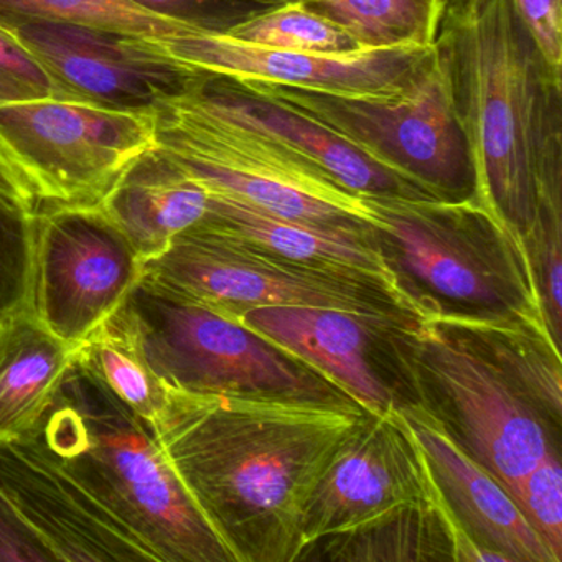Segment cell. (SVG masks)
<instances>
[{
  "label": "cell",
  "mask_w": 562,
  "mask_h": 562,
  "mask_svg": "<svg viewBox=\"0 0 562 562\" xmlns=\"http://www.w3.org/2000/svg\"><path fill=\"white\" fill-rule=\"evenodd\" d=\"M370 416L355 401L167 390L153 429L235 562H295L308 495Z\"/></svg>",
  "instance_id": "6da1fadb"
},
{
  "label": "cell",
  "mask_w": 562,
  "mask_h": 562,
  "mask_svg": "<svg viewBox=\"0 0 562 562\" xmlns=\"http://www.w3.org/2000/svg\"><path fill=\"white\" fill-rule=\"evenodd\" d=\"M473 169V199L522 239L562 202L561 87L513 0H467L442 41Z\"/></svg>",
  "instance_id": "7a4b0ae2"
},
{
  "label": "cell",
  "mask_w": 562,
  "mask_h": 562,
  "mask_svg": "<svg viewBox=\"0 0 562 562\" xmlns=\"http://www.w3.org/2000/svg\"><path fill=\"white\" fill-rule=\"evenodd\" d=\"M22 439L146 542L159 562H235L190 498L153 426L77 360Z\"/></svg>",
  "instance_id": "3957f363"
},
{
  "label": "cell",
  "mask_w": 562,
  "mask_h": 562,
  "mask_svg": "<svg viewBox=\"0 0 562 562\" xmlns=\"http://www.w3.org/2000/svg\"><path fill=\"white\" fill-rule=\"evenodd\" d=\"M376 206L378 246L427 315L509 318L548 330L525 239L473 196L376 199Z\"/></svg>",
  "instance_id": "277c9868"
},
{
  "label": "cell",
  "mask_w": 562,
  "mask_h": 562,
  "mask_svg": "<svg viewBox=\"0 0 562 562\" xmlns=\"http://www.w3.org/2000/svg\"><path fill=\"white\" fill-rule=\"evenodd\" d=\"M394 344L413 404L509 495L546 453L561 450V426L462 328L429 314L397 325Z\"/></svg>",
  "instance_id": "5b68a950"
},
{
  "label": "cell",
  "mask_w": 562,
  "mask_h": 562,
  "mask_svg": "<svg viewBox=\"0 0 562 562\" xmlns=\"http://www.w3.org/2000/svg\"><path fill=\"white\" fill-rule=\"evenodd\" d=\"M157 147L206 189L269 215L331 229H374L376 199L358 195L278 140L220 110L200 78L160 101Z\"/></svg>",
  "instance_id": "8992f818"
},
{
  "label": "cell",
  "mask_w": 562,
  "mask_h": 562,
  "mask_svg": "<svg viewBox=\"0 0 562 562\" xmlns=\"http://www.w3.org/2000/svg\"><path fill=\"white\" fill-rule=\"evenodd\" d=\"M241 90L324 126L437 200L470 199L473 169L457 110L452 61L442 42L397 93L341 98L278 85Z\"/></svg>",
  "instance_id": "52a82bcc"
},
{
  "label": "cell",
  "mask_w": 562,
  "mask_h": 562,
  "mask_svg": "<svg viewBox=\"0 0 562 562\" xmlns=\"http://www.w3.org/2000/svg\"><path fill=\"white\" fill-rule=\"evenodd\" d=\"M121 308L167 390L353 401L268 338L147 279L137 282Z\"/></svg>",
  "instance_id": "ba28073f"
},
{
  "label": "cell",
  "mask_w": 562,
  "mask_h": 562,
  "mask_svg": "<svg viewBox=\"0 0 562 562\" xmlns=\"http://www.w3.org/2000/svg\"><path fill=\"white\" fill-rule=\"evenodd\" d=\"M0 147L35 203V213L93 209L157 147V111L83 98L0 103Z\"/></svg>",
  "instance_id": "9c48e42d"
},
{
  "label": "cell",
  "mask_w": 562,
  "mask_h": 562,
  "mask_svg": "<svg viewBox=\"0 0 562 562\" xmlns=\"http://www.w3.org/2000/svg\"><path fill=\"white\" fill-rule=\"evenodd\" d=\"M143 278L235 321L272 305L337 308L380 317H426L403 292L380 282L322 271L195 225L144 261Z\"/></svg>",
  "instance_id": "30bf717a"
},
{
  "label": "cell",
  "mask_w": 562,
  "mask_h": 562,
  "mask_svg": "<svg viewBox=\"0 0 562 562\" xmlns=\"http://www.w3.org/2000/svg\"><path fill=\"white\" fill-rule=\"evenodd\" d=\"M143 265L98 206L35 213L32 311L52 334L78 347L123 307L143 279Z\"/></svg>",
  "instance_id": "8fae6325"
},
{
  "label": "cell",
  "mask_w": 562,
  "mask_h": 562,
  "mask_svg": "<svg viewBox=\"0 0 562 562\" xmlns=\"http://www.w3.org/2000/svg\"><path fill=\"white\" fill-rule=\"evenodd\" d=\"M146 42L157 55L196 77L215 75L239 87L278 85L341 98L397 93L437 45L311 54L249 44L199 22L190 24L182 34Z\"/></svg>",
  "instance_id": "7c38bea8"
},
{
  "label": "cell",
  "mask_w": 562,
  "mask_h": 562,
  "mask_svg": "<svg viewBox=\"0 0 562 562\" xmlns=\"http://www.w3.org/2000/svg\"><path fill=\"white\" fill-rule=\"evenodd\" d=\"M411 318L417 317L272 305L243 312L235 322L294 355L378 416L413 403L394 344V328Z\"/></svg>",
  "instance_id": "4fadbf2b"
},
{
  "label": "cell",
  "mask_w": 562,
  "mask_h": 562,
  "mask_svg": "<svg viewBox=\"0 0 562 562\" xmlns=\"http://www.w3.org/2000/svg\"><path fill=\"white\" fill-rule=\"evenodd\" d=\"M436 490L426 456L400 409L371 414L308 495L302 513V548L394 506L432 498Z\"/></svg>",
  "instance_id": "5bb4252c"
},
{
  "label": "cell",
  "mask_w": 562,
  "mask_h": 562,
  "mask_svg": "<svg viewBox=\"0 0 562 562\" xmlns=\"http://www.w3.org/2000/svg\"><path fill=\"white\" fill-rule=\"evenodd\" d=\"M2 19L45 70L83 100L156 110L200 78L157 55L146 38L68 22Z\"/></svg>",
  "instance_id": "9a60e30c"
},
{
  "label": "cell",
  "mask_w": 562,
  "mask_h": 562,
  "mask_svg": "<svg viewBox=\"0 0 562 562\" xmlns=\"http://www.w3.org/2000/svg\"><path fill=\"white\" fill-rule=\"evenodd\" d=\"M0 492L57 561H156L146 542L108 515L27 439L0 440Z\"/></svg>",
  "instance_id": "2e32d148"
},
{
  "label": "cell",
  "mask_w": 562,
  "mask_h": 562,
  "mask_svg": "<svg viewBox=\"0 0 562 562\" xmlns=\"http://www.w3.org/2000/svg\"><path fill=\"white\" fill-rule=\"evenodd\" d=\"M460 528L496 562H558L508 490L417 406L400 407Z\"/></svg>",
  "instance_id": "e0dca14e"
},
{
  "label": "cell",
  "mask_w": 562,
  "mask_h": 562,
  "mask_svg": "<svg viewBox=\"0 0 562 562\" xmlns=\"http://www.w3.org/2000/svg\"><path fill=\"white\" fill-rule=\"evenodd\" d=\"M206 190L209 212L199 225L322 271L380 282L411 297L384 259L374 229H331L291 222L228 193Z\"/></svg>",
  "instance_id": "ac0fdd59"
},
{
  "label": "cell",
  "mask_w": 562,
  "mask_h": 562,
  "mask_svg": "<svg viewBox=\"0 0 562 562\" xmlns=\"http://www.w3.org/2000/svg\"><path fill=\"white\" fill-rule=\"evenodd\" d=\"M473 549L437 488L432 498L403 503L308 542L295 562H460Z\"/></svg>",
  "instance_id": "d6986e66"
},
{
  "label": "cell",
  "mask_w": 562,
  "mask_h": 562,
  "mask_svg": "<svg viewBox=\"0 0 562 562\" xmlns=\"http://www.w3.org/2000/svg\"><path fill=\"white\" fill-rule=\"evenodd\" d=\"M209 205L206 187L156 147L117 180L98 209L144 262L162 255L176 236L199 225Z\"/></svg>",
  "instance_id": "ffe728a7"
},
{
  "label": "cell",
  "mask_w": 562,
  "mask_h": 562,
  "mask_svg": "<svg viewBox=\"0 0 562 562\" xmlns=\"http://www.w3.org/2000/svg\"><path fill=\"white\" fill-rule=\"evenodd\" d=\"M205 90L220 110L268 134L295 156L334 177L358 195L437 200L409 180L374 162L321 124L289 108L262 100L245 90H210L206 85Z\"/></svg>",
  "instance_id": "44dd1931"
},
{
  "label": "cell",
  "mask_w": 562,
  "mask_h": 562,
  "mask_svg": "<svg viewBox=\"0 0 562 562\" xmlns=\"http://www.w3.org/2000/svg\"><path fill=\"white\" fill-rule=\"evenodd\" d=\"M77 347L52 334L32 307L0 327V440L27 436L75 363Z\"/></svg>",
  "instance_id": "7402d4cb"
},
{
  "label": "cell",
  "mask_w": 562,
  "mask_h": 562,
  "mask_svg": "<svg viewBox=\"0 0 562 562\" xmlns=\"http://www.w3.org/2000/svg\"><path fill=\"white\" fill-rule=\"evenodd\" d=\"M440 317L469 334L561 426V347L546 328L509 318Z\"/></svg>",
  "instance_id": "603a6c76"
},
{
  "label": "cell",
  "mask_w": 562,
  "mask_h": 562,
  "mask_svg": "<svg viewBox=\"0 0 562 562\" xmlns=\"http://www.w3.org/2000/svg\"><path fill=\"white\" fill-rule=\"evenodd\" d=\"M344 29L361 50L432 47L446 0H302Z\"/></svg>",
  "instance_id": "cb8c5ba5"
},
{
  "label": "cell",
  "mask_w": 562,
  "mask_h": 562,
  "mask_svg": "<svg viewBox=\"0 0 562 562\" xmlns=\"http://www.w3.org/2000/svg\"><path fill=\"white\" fill-rule=\"evenodd\" d=\"M75 360L150 426L159 419L167 387L147 364L123 308L78 345Z\"/></svg>",
  "instance_id": "d4e9b609"
},
{
  "label": "cell",
  "mask_w": 562,
  "mask_h": 562,
  "mask_svg": "<svg viewBox=\"0 0 562 562\" xmlns=\"http://www.w3.org/2000/svg\"><path fill=\"white\" fill-rule=\"evenodd\" d=\"M0 18L68 22L137 38L173 37L193 24L147 11L133 0H0Z\"/></svg>",
  "instance_id": "484cf974"
},
{
  "label": "cell",
  "mask_w": 562,
  "mask_h": 562,
  "mask_svg": "<svg viewBox=\"0 0 562 562\" xmlns=\"http://www.w3.org/2000/svg\"><path fill=\"white\" fill-rule=\"evenodd\" d=\"M229 37L265 47L311 54H348L361 50L353 38L330 19L302 0H291L223 29Z\"/></svg>",
  "instance_id": "4316f807"
},
{
  "label": "cell",
  "mask_w": 562,
  "mask_h": 562,
  "mask_svg": "<svg viewBox=\"0 0 562 562\" xmlns=\"http://www.w3.org/2000/svg\"><path fill=\"white\" fill-rule=\"evenodd\" d=\"M35 215L0 200V327L31 307Z\"/></svg>",
  "instance_id": "83f0119b"
},
{
  "label": "cell",
  "mask_w": 562,
  "mask_h": 562,
  "mask_svg": "<svg viewBox=\"0 0 562 562\" xmlns=\"http://www.w3.org/2000/svg\"><path fill=\"white\" fill-rule=\"evenodd\" d=\"M516 505L558 562L562 561L561 450L546 453L516 485Z\"/></svg>",
  "instance_id": "f1b7e54d"
},
{
  "label": "cell",
  "mask_w": 562,
  "mask_h": 562,
  "mask_svg": "<svg viewBox=\"0 0 562 562\" xmlns=\"http://www.w3.org/2000/svg\"><path fill=\"white\" fill-rule=\"evenodd\" d=\"M47 97L78 98L45 70L0 18V103Z\"/></svg>",
  "instance_id": "f546056e"
},
{
  "label": "cell",
  "mask_w": 562,
  "mask_h": 562,
  "mask_svg": "<svg viewBox=\"0 0 562 562\" xmlns=\"http://www.w3.org/2000/svg\"><path fill=\"white\" fill-rule=\"evenodd\" d=\"M516 15L555 85L562 81L561 0H513Z\"/></svg>",
  "instance_id": "4dcf8cb0"
},
{
  "label": "cell",
  "mask_w": 562,
  "mask_h": 562,
  "mask_svg": "<svg viewBox=\"0 0 562 562\" xmlns=\"http://www.w3.org/2000/svg\"><path fill=\"white\" fill-rule=\"evenodd\" d=\"M57 561L44 539L0 492V562Z\"/></svg>",
  "instance_id": "1f68e13d"
},
{
  "label": "cell",
  "mask_w": 562,
  "mask_h": 562,
  "mask_svg": "<svg viewBox=\"0 0 562 562\" xmlns=\"http://www.w3.org/2000/svg\"><path fill=\"white\" fill-rule=\"evenodd\" d=\"M0 200L14 203L29 212H35L34 199L25 187L24 180L19 176L15 167L12 166L9 157L0 147Z\"/></svg>",
  "instance_id": "d6a6232c"
},
{
  "label": "cell",
  "mask_w": 562,
  "mask_h": 562,
  "mask_svg": "<svg viewBox=\"0 0 562 562\" xmlns=\"http://www.w3.org/2000/svg\"><path fill=\"white\" fill-rule=\"evenodd\" d=\"M133 2L156 14L192 22H196V9L203 4V0H133Z\"/></svg>",
  "instance_id": "836d02e7"
},
{
  "label": "cell",
  "mask_w": 562,
  "mask_h": 562,
  "mask_svg": "<svg viewBox=\"0 0 562 562\" xmlns=\"http://www.w3.org/2000/svg\"><path fill=\"white\" fill-rule=\"evenodd\" d=\"M243 2H249V4L262 5V8L269 9V8H274V5L285 4V2H291V0H243Z\"/></svg>",
  "instance_id": "e575fe53"
}]
</instances>
